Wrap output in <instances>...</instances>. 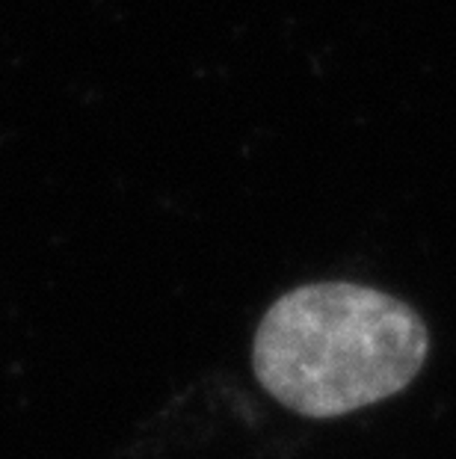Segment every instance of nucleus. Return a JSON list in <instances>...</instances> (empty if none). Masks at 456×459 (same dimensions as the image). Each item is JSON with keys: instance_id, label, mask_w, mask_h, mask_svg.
<instances>
[{"instance_id": "f257e3e1", "label": "nucleus", "mask_w": 456, "mask_h": 459, "mask_svg": "<svg viewBox=\"0 0 456 459\" xmlns=\"http://www.w3.org/2000/svg\"><path fill=\"white\" fill-rule=\"evenodd\" d=\"M430 350L421 315L356 281H314L281 294L252 341L258 383L305 418H338L394 397Z\"/></svg>"}]
</instances>
